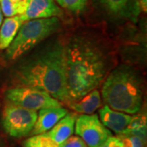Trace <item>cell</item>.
<instances>
[{
	"mask_svg": "<svg viewBox=\"0 0 147 147\" xmlns=\"http://www.w3.org/2000/svg\"><path fill=\"white\" fill-rule=\"evenodd\" d=\"M16 87L42 90L53 98L68 104L65 73V45L54 42L21 63L14 73Z\"/></svg>",
	"mask_w": 147,
	"mask_h": 147,
	"instance_id": "cell-1",
	"label": "cell"
},
{
	"mask_svg": "<svg viewBox=\"0 0 147 147\" xmlns=\"http://www.w3.org/2000/svg\"><path fill=\"white\" fill-rule=\"evenodd\" d=\"M65 73L69 96L71 100H79L103 81L105 57L91 42L74 39L65 46Z\"/></svg>",
	"mask_w": 147,
	"mask_h": 147,
	"instance_id": "cell-2",
	"label": "cell"
},
{
	"mask_svg": "<svg viewBox=\"0 0 147 147\" xmlns=\"http://www.w3.org/2000/svg\"><path fill=\"white\" fill-rule=\"evenodd\" d=\"M101 94L105 105L112 110L130 115L137 114L143 102L142 80L134 69L122 65L106 78Z\"/></svg>",
	"mask_w": 147,
	"mask_h": 147,
	"instance_id": "cell-3",
	"label": "cell"
},
{
	"mask_svg": "<svg viewBox=\"0 0 147 147\" xmlns=\"http://www.w3.org/2000/svg\"><path fill=\"white\" fill-rule=\"evenodd\" d=\"M61 26V21L56 16L25 21L10 46L7 48L6 57L11 61L19 58L39 42L57 33Z\"/></svg>",
	"mask_w": 147,
	"mask_h": 147,
	"instance_id": "cell-4",
	"label": "cell"
},
{
	"mask_svg": "<svg viewBox=\"0 0 147 147\" xmlns=\"http://www.w3.org/2000/svg\"><path fill=\"white\" fill-rule=\"evenodd\" d=\"M38 112L7 101L2 114V125L9 136L20 138L27 136L37 120Z\"/></svg>",
	"mask_w": 147,
	"mask_h": 147,
	"instance_id": "cell-5",
	"label": "cell"
},
{
	"mask_svg": "<svg viewBox=\"0 0 147 147\" xmlns=\"http://www.w3.org/2000/svg\"><path fill=\"white\" fill-rule=\"evenodd\" d=\"M7 101L29 110H38L47 108L62 107L61 103L45 91L26 87H15L5 92Z\"/></svg>",
	"mask_w": 147,
	"mask_h": 147,
	"instance_id": "cell-6",
	"label": "cell"
},
{
	"mask_svg": "<svg viewBox=\"0 0 147 147\" xmlns=\"http://www.w3.org/2000/svg\"><path fill=\"white\" fill-rule=\"evenodd\" d=\"M74 128L76 135L84 140L88 147H100L112 136L96 115H82L77 117Z\"/></svg>",
	"mask_w": 147,
	"mask_h": 147,
	"instance_id": "cell-7",
	"label": "cell"
},
{
	"mask_svg": "<svg viewBox=\"0 0 147 147\" xmlns=\"http://www.w3.org/2000/svg\"><path fill=\"white\" fill-rule=\"evenodd\" d=\"M100 5L111 17L136 22L140 14L138 0H99Z\"/></svg>",
	"mask_w": 147,
	"mask_h": 147,
	"instance_id": "cell-8",
	"label": "cell"
},
{
	"mask_svg": "<svg viewBox=\"0 0 147 147\" xmlns=\"http://www.w3.org/2000/svg\"><path fill=\"white\" fill-rule=\"evenodd\" d=\"M62 11L54 0H27L26 10L19 15L23 22L34 19L61 16Z\"/></svg>",
	"mask_w": 147,
	"mask_h": 147,
	"instance_id": "cell-9",
	"label": "cell"
},
{
	"mask_svg": "<svg viewBox=\"0 0 147 147\" xmlns=\"http://www.w3.org/2000/svg\"><path fill=\"white\" fill-rule=\"evenodd\" d=\"M67 114L68 110L63 106L39 110L34 126L30 131L31 136L46 133Z\"/></svg>",
	"mask_w": 147,
	"mask_h": 147,
	"instance_id": "cell-10",
	"label": "cell"
},
{
	"mask_svg": "<svg viewBox=\"0 0 147 147\" xmlns=\"http://www.w3.org/2000/svg\"><path fill=\"white\" fill-rule=\"evenodd\" d=\"M99 116L102 124L117 135H121L125 131L133 118L126 113L112 110L107 105L99 110Z\"/></svg>",
	"mask_w": 147,
	"mask_h": 147,
	"instance_id": "cell-11",
	"label": "cell"
},
{
	"mask_svg": "<svg viewBox=\"0 0 147 147\" xmlns=\"http://www.w3.org/2000/svg\"><path fill=\"white\" fill-rule=\"evenodd\" d=\"M76 119V113L67 114L52 129H50L44 134H46L47 137L51 138L57 145H60L72 136L74 131V124Z\"/></svg>",
	"mask_w": 147,
	"mask_h": 147,
	"instance_id": "cell-12",
	"label": "cell"
},
{
	"mask_svg": "<svg viewBox=\"0 0 147 147\" xmlns=\"http://www.w3.org/2000/svg\"><path fill=\"white\" fill-rule=\"evenodd\" d=\"M80 100H71L67 105L76 113L83 115H92L102 105L99 91L94 89L83 96Z\"/></svg>",
	"mask_w": 147,
	"mask_h": 147,
	"instance_id": "cell-13",
	"label": "cell"
},
{
	"mask_svg": "<svg viewBox=\"0 0 147 147\" xmlns=\"http://www.w3.org/2000/svg\"><path fill=\"white\" fill-rule=\"evenodd\" d=\"M22 23L23 21L19 15L7 17L4 20L0 27V50L10 46Z\"/></svg>",
	"mask_w": 147,
	"mask_h": 147,
	"instance_id": "cell-14",
	"label": "cell"
},
{
	"mask_svg": "<svg viewBox=\"0 0 147 147\" xmlns=\"http://www.w3.org/2000/svg\"><path fill=\"white\" fill-rule=\"evenodd\" d=\"M121 135H133L146 141V116L144 114L134 115L130 124Z\"/></svg>",
	"mask_w": 147,
	"mask_h": 147,
	"instance_id": "cell-15",
	"label": "cell"
},
{
	"mask_svg": "<svg viewBox=\"0 0 147 147\" xmlns=\"http://www.w3.org/2000/svg\"><path fill=\"white\" fill-rule=\"evenodd\" d=\"M88 0H54L64 9L74 14H80L86 10Z\"/></svg>",
	"mask_w": 147,
	"mask_h": 147,
	"instance_id": "cell-16",
	"label": "cell"
},
{
	"mask_svg": "<svg viewBox=\"0 0 147 147\" xmlns=\"http://www.w3.org/2000/svg\"><path fill=\"white\" fill-rule=\"evenodd\" d=\"M23 147H58V145L46 134H40L28 138L23 143Z\"/></svg>",
	"mask_w": 147,
	"mask_h": 147,
	"instance_id": "cell-17",
	"label": "cell"
},
{
	"mask_svg": "<svg viewBox=\"0 0 147 147\" xmlns=\"http://www.w3.org/2000/svg\"><path fill=\"white\" fill-rule=\"evenodd\" d=\"M123 147H144L146 141L133 135H119Z\"/></svg>",
	"mask_w": 147,
	"mask_h": 147,
	"instance_id": "cell-18",
	"label": "cell"
},
{
	"mask_svg": "<svg viewBox=\"0 0 147 147\" xmlns=\"http://www.w3.org/2000/svg\"><path fill=\"white\" fill-rule=\"evenodd\" d=\"M58 147H88L86 143L84 142V140L79 137H69L68 139H66L65 142L61 144L58 145Z\"/></svg>",
	"mask_w": 147,
	"mask_h": 147,
	"instance_id": "cell-19",
	"label": "cell"
},
{
	"mask_svg": "<svg viewBox=\"0 0 147 147\" xmlns=\"http://www.w3.org/2000/svg\"><path fill=\"white\" fill-rule=\"evenodd\" d=\"M100 147H123V144L119 137L111 136Z\"/></svg>",
	"mask_w": 147,
	"mask_h": 147,
	"instance_id": "cell-20",
	"label": "cell"
},
{
	"mask_svg": "<svg viewBox=\"0 0 147 147\" xmlns=\"http://www.w3.org/2000/svg\"><path fill=\"white\" fill-rule=\"evenodd\" d=\"M140 7L143 11L146 12L147 11V0H138Z\"/></svg>",
	"mask_w": 147,
	"mask_h": 147,
	"instance_id": "cell-21",
	"label": "cell"
},
{
	"mask_svg": "<svg viewBox=\"0 0 147 147\" xmlns=\"http://www.w3.org/2000/svg\"><path fill=\"white\" fill-rule=\"evenodd\" d=\"M2 23H3V13H2V11H1V8H0V27H1Z\"/></svg>",
	"mask_w": 147,
	"mask_h": 147,
	"instance_id": "cell-22",
	"label": "cell"
}]
</instances>
